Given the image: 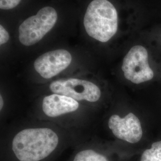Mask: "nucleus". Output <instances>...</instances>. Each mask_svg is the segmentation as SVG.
Listing matches in <instances>:
<instances>
[{"mask_svg": "<svg viewBox=\"0 0 161 161\" xmlns=\"http://www.w3.org/2000/svg\"><path fill=\"white\" fill-rule=\"evenodd\" d=\"M58 142L57 133L50 128H26L15 135L12 150L20 161H40L50 155Z\"/></svg>", "mask_w": 161, "mask_h": 161, "instance_id": "1", "label": "nucleus"}, {"mask_svg": "<svg viewBox=\"0 0 161 161\" xmlns=\"http://www.w3.org/2000/svg\"><path fill=\"white\" fill-rule=\"evenodd\" d=\"M84 25L86 33L102 42L109 41L118 27V13L108 0H93L88 6Z\"/></svg>", "mask_w": 161, "mask_h": 161, "instance_id": "2", "label": "nucleus"}, {"mask_svg": "<svg viewBox=\"0 0 161 161\" xmlns=\"http://www.w3.org/2000/svg\"><path fill=\"white\" fill-rule=\"evenodd\" d=\"M58 20V13L51 7H45L37 14L24 20L19 28V39L25 46H33L53 28Z\"/></svg>", "mask_w": 161, "mask_h": 161, "instance_id": "3", "label": "nucleus"}, {"mask_svg": "<svg viewBox=\"0 0 161 161\" xmlns=\"http://www.w3.org/2000/svg\"><path fill=\"white\" fill-rule=\"evenodd\" d=\"M49 89L53 93L89 103L97 102L102 96L100 88L94 82L74 78L54 80L49 85Z\"/></svg>", "mask_w": 161, "mask_h": 161, "instance_id": "4", "label": "nucleus"}, {"mask_svg": "<svg viewBox=\"0 0 161 161\" xmlns=\"http://www.w3.org/2000/svg\"><path fill=\"white\" fill-rule=\"evenodd\" d=\"M122 70L127 80L138 84L151 80L154 76L148 62L147 50L142 46L132 47L124 58Z\"/></svg>", "mask_w": 161, "mask_h": 161, "instance_id": "5", "label": "nucleus"}, {"mask_svg": "<svg viewBox=\"0 0 161 161\" xmlns=\"http://www.w3.org/2000/svg\"><path fill=\"white\" fill-rule=\"evenodd\" d=\"M72 56L64 49L47 52L35 60L36 72L44 79H50L67 69L71 64Z\"/></svg>", "mask_w": 161, "mask_h": 161, "instance_id": "6", "label": "nucleus"}, {"mask_svg": "<svg viewBox=\"0 0 161 161\" xmlns=\"http://www.w3.org/2000/svg\"><path fill=\"white\" fill-rule=\"evenodd\" d=\"M108 127L116 138L130 143H138L143 136L140 121L132 113L124 118L112 115L108 121Z\"/></svg>", "mask_w": 161, "mask_h": 161, "instance_id": "7", "label": "nucleus"}, {"mask_svg": "<svg viewBox=\"0 0 161 161\" xmlns=\"http://www.w3.org/2000/svg\"><path fill=\"white\" fill-rule=\"evenodd\" d=\"M79 108L80 104L75 99L54 93L44 97L42 102V111L50 118H57L74 112Z\"/></svg>", "mask_w": 161, "mask_h": 161, "instance_id": "8", "label": "nucleus"}, {"mask_svg": "<svg viewBox=\"0 0 161 161\" xmlns=\"http://www.w3.org/2000/svg\"><path fill=\"white\" fill-rule=\"evenodd\" d=\"M140 161H161V141L153 143L150 149L144 150Z\"/></svg>", "mask_w": 161, "mask_h": 161, "instance_id": "9", "label": "nucleus"}, {"mask_svg": "<svg viewBox=\"0 0 161 161\" xmlns=\"http://www.w3.org/2000/svg\"><path fill=\"white\" fill-rule=\"evenodd\" d=\"M73 161H108L103 155L92 149L83 150L78 152Z\"/></svg>", "mask_w": 161, "mask_h": 161, "instance_id": "10", "label": "nucleus"}, {"mask_svg": "<svg viewBox=\"0 0 161 161\" xmlns=\"http://www.w3.org/2000/svg\"><path fill=\"white\" fill-rule=\"evenodd\" d=\"M21 0H0V8L3 10L12 9L20 3Z\"/></svg>", "mask_w": 161, "mask_h": 161, "instance_id": "11", "label": "nucleus"}, {"mask_svg": "<svg viewBox=\"0 0 161 161\" xmlns=\"http://www.w3.org/2000/svg\"><path fill=\"white\" fill-rule=\"evenodd\" d=\"M9 40V34L6 29L3 26V25H0V44L3 45Z\"/></svg>", "mask_w": 161, "mask_h": 161, "instance_id": "12", "label": "nucleus"}, {"mask_svg": "<svg viewBox=\"0 0 161 161\" xmlns=\"http://www.w3.org/2000/svg\"><path fill=\"white\" fill-rule=\"evenodd\" d=\"M3 105H4V100H3L2 95L1 94V96H0V109L1 110H2L3 109Z\"/></svg>", "mask_w": 161, "mask_h": 161, "instance_id": "13", "label": "nucleus"}]
</instances>
